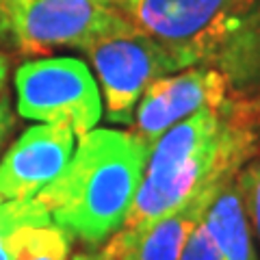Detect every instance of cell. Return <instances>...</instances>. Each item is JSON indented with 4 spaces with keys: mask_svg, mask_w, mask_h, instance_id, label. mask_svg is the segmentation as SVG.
<instances>
[{
    "mask_svg": "<svg viewBox=\"0 0 260 260\" xmlns=\"http://www.w3.org/2000/svg\"><path fill=\"white\" fill-rule=\"evenodd\" d=\"M150 150L130 130L78 135L65 169L37 193L54 225L87 247H100L126 221Z\"/></svg>",
    "mask_w": 260,
    "mask_h": 260,
    "instance_id": "1",
    "label": "cell"
},
{
    "mask_svg": "<svg viewBox=\"0 0 260 260\" xmlns=\"http://www.w3.org/2000/svg\"><path fill=\"white\" fill-rule=\"evenodd\" d=\"M260 154V98L234 93L210 139L158 176H143L126 221L135 230L174 213L189 200L217 189Z\"/></svg>",
    "mask_w": 260,
    "mask_h": 260,
    "instance_id": "2",
    "label": "cell"
},
{
    "mask_svg": "<svg viewBox=\"0 0 260 260\" xmlns=\"http://www.w3.org/2000/svg\"><path fill=\"white\" fill-rule=\"evenodd\" d=\"M258 0H119L124 18L148 35L176 72L206 65Z\"/></svg>",
    "mask_w": 260,
    "mask_h": 260,
    "instance_id": "3",
    "label": "cell"
},
{
    "mask_svg": "<svg viewBox=\"0 0 260 260\" xmlns=\"http://www.w3.org/2000/svg\"><path fill=\"white\" fill-rule=\"evenodd\" d=\"M119 20V0H0V44L20 54L83 50Z\"/></svg>",
    "mask_w": 260,
    "mask_h": 260,
    "instance_id": "4",
    "label": "cell"
},
{
    "mask_svg": "<svg viewBox=\"0 0 260 260\" xmlns=\"http://www.w3.org/2000/svg\"><path fill=\"white\" fill-rule=\"evenodd\" d=\"M18 115L85 135L102 119L100 87L87 65L74 56H48L15 70Z\"/></svg>",
    "mask_w": 260,
    "mask_h": 260,
    "instance_id": "5",
    "label": "cell"
},
{
    "mask_svg": "<svg viewBox=\"0 0 260 260\" xmlns=\"http://www.w3.org/2000/svg\"><path fill=\"white\" fill-rule=\"evenodd\" d=\"M83 52L93 65L113 124H133L145 89L156 78L176 72L167 54L126 18L93 37Z\"/></svg>",
    "mask_w": 260,
    "mask_h": 260,
    "instance_id": "6",
    "label": "cell"
},
{
    "mask_svg": "<svg viewBox=\"0 0 260 260\" xmlns=\"http://www.w3.org/2000/svg\"><path fill=\"white\" fill-rule=\"evenodd\" d=\"M230 95H234L230 83L210 65H195L160 76L137 102L130 133L150 150L178 121L204 107H217Z\"/></svg>",
    "mask_w": 260,
    "mask_h": 260,
    "instance_id": "7",
    "label": "cell"
},
{
    "mask_svg": "<svg viewBox=\"0 0 260 260\" xmlns=\"http://www.w3.org/2000/svg\"><path fill=\"white\" fill-rule=\"evenodd\" d=\"M76 135L70 128L37 124L11 143L0 158V195L5 200H32L72 158Z\"/></svg>",
    "mask_w": 260,
    "mask_h": 260,
    "instance_id": "8",
    "label": "cell"
},
{
    "mask_svg": "<svg viewBox=\"0 0 260 260\" xmlns=\"http://www.w3.org/2000/svg\"><path fill=\"white\" fill-rule=\"evenodd\" d=\"M217 189L198 195L143 228H119L100 249L102 256L107 260H180L186 239L202 221Z\"/></svg>",
    "mask_w": 260,
    "mask_h": 260,
    "instance_id": "9",
    "label": "cell"
},
{
    "mask_svg": "<svg viewBox=\"0 0 260 260\" xmlns=\"http://www.w3.org/2000/svg\"><path fill=\"white\" fill-rule=\"evenodd\" d=\"M202 223L215 241L221 260H258L239 174L228 178L215 191Z\"/></svg>",
    "mask_w": 260,
    "mask_h": 260,
    "instance_id": "10",
    "label": "cell"
},
{
    "mask_svg": "<svg viewBox=\"0 0 260 260\" xmlns=\"http://www.w3.org/2000/svg\"><path fill=\"white\" fill-rule=\"evenodd\" d=\"M219 70L234 93L251 95L260 89V0L230 30L206 63Z\"/></svg>",
    "mask_w": 260,
    "mask_h": 260,
    "instance_id": "11",
    "label": "cell"
},
{
    "mask_svg": "<svg viewBox=\"0 0 260 260\" xmlns=\"http://www.w3.org/2000/svg\"><path fill=\"white\" fill-rule=\"evenodd\" d=\"M9 241L13 260H68L74 239L54 223H22Z\"/></svg>",
    "mask_w": 260,
    "mask_h": 260,
    "instance_id": "12",
    "label": "cell"
},
{
    "mask_svg": "<svg viewBox=\"0 0 260 260\" xmlns=\"http://www.w3.org/2000/svg\"><path fill=\"white\" fill-rule=\"evenodd\" d=\"M22 223H52L37 200H5L0 204V260H13L11 232Z\"/></svg>",
    "mask_w": 260,
    "mask_h": 260,
    "instance_id": "13",
    "label": "cell"
},
{
    "mask_svg": "<svg viewBox=\"0 0 260 260\" xmlns=\"http://www.w3.org/2000/svg\"><path fill=\"white\" fill-rule=\"evenodd\" d=\"M239 184L245 200V210L251 223V232L260 247V154L251 158L239 172Z\"/></svg>",
    "mask_w": 260,
    "mask_h": 260,
    "instance_id": "14",
    "label": "cell"
},
{
    "mask_svg": "<svg viewBox=\"0 0 260 260\" xmlns=\"http://www.w3.org/2000/svg\"><path fill=\"white\" fill-rule=\"evenodd\" d=\"M180 260H221L215 241L210 239L206 225L202 221L195 225V230L189 234V239H186Z\"/></svg>",
    "mask_w": 260,
    "mask_h": 260,
    "instance_id": "15",
    "label": "cell"
},
{
    "mask_svg": "<svg viewBox=\"0 0 260 260\" xmlns=\"http://www.w3.org/2000/svg\"><path fill=\"white\" fill-rule=\"evenodd\" d=\"M15 124H18V119H15V111H13L11 98H9V93H7V91H3V93H0V150L5 148L7 139L13 135Z\"/></svg>",
    "mask_w": 260,
    "mask_h": 260,
    "instance_id": "16",
    "label": "cell"
},
{
    "mask_svg": "<svg viewBox=\"0 0 260 260\" xmlns=\"http://www.w3.org/2000/svg\"><path fill=\"white\" fill-rule=\"evenodd\" d=\"M7 74H9V59H7V54H5V52H0V93L5 91Z\"/></svg>",
    "mask_w": 260,
    "mask_h": 260,
    "instance_id": "17",
    "label": "cell"
},
{
    "mask_svg": "<svg viewBox=\"0 0 260 260\" xmlns=\"http://www.w3.org/2000/svg\"><path fill=\"white\" fill-rule=\"evenodd\" d=\"M72 260H107V258L102 256V251H80Z\"/></svg>",
    "mask_w": 260,
    "mask_h": 260,
    "instance_id": "18",
    "label": "cell"
},
{
    "mask_svg": "<svg viewBox=\"0 0 260 260\" xmlns=\"http://www.w3.org/2000/svg\"><path fill=\"white\" fill-rule=\"evenodd\" d=\"M3 202H5V198H3V195H0V204H3Z\"/></svg>",
    "mask_w": 260,
    "mask_h": 260,
    "instance_id": "19",
    "label": "cell"
}]
</instances>
